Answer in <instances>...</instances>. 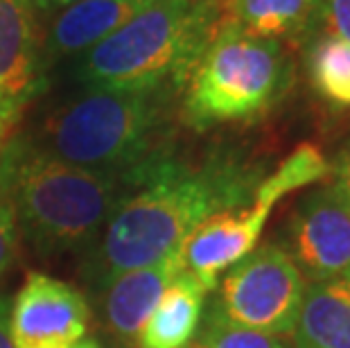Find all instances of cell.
<instances>
[{
	"instance_id": "obj_7",
	"label": "cell",
	"mask_w": 350,
	"mask_h": 348,
	"mask_svg": "<svg viewBox=\"0 0 350 348\" xmlns=\"http://www.w3.org/2000/svg\"><path fill=\"white\" fill-rule=\"evenodd\" d=\"M287 254L305 283L350 269V199L334 183L308 192L289 217Z\"/></svg>"
},
{
	"instance_id": "obj_16",
	"label": "cell",
	"mask_w": 350,
	"mask_h": 348,
	"mask_svg": "<svg viewBox=\"0 0 350 348\" xmlns=\"http://www.w3.org/2000/svg\"><path fill=\"white\" fill-rule=\"evenodd\" d=\"M305 46L314 91L327 105L350 109V43L339 36L319 34L305 41Z\"/></svg>"
},
{
	"instance_id": "obj_9",
	"label": "cell",
	"mask_w": 350,
	"mask_h": 348,
	"mask_svg": "<svg viewBox=\"0 0 350 348\" xmlns=\"http://www.w3.org/2000/svg\"><path fill=\"white\" fill-rule=\"evenodd\" d=\"M48 84L43 27L32 0H0V102L21 116Z\"/></svg>"
},
{
	"instance_id": "obj_20",
	"label": "cell",
	"mask_w": 350,
	"mask_h": 348,
	"mask_svg": "<svg viewBox=\"0 0 350 348\" xmlns=\"http://www.w3.org/2000/svg\"><path fill=\"white\" fill-rule=\"evenodd\" d=\"M18 228L14 222V215L3 199H0V276L7 271L16 260V247H18Z\"/></svg>"
},
{
	"instance_id": "obj_27",
	"label": "cell",
	"mask_w": 350,
	"mask_h": 348,
	"mask_svg": "<svg viewBox=\"0 0 350 348\" xmlns=\"http://www.w3.org/2000/svg\"><path fill=\"white\" fill-rule=\"evenodd\" d=\"M217 3H219V0H217Z\"/></svg>"
},
{
	"instance_id": "obj_12",
	"label": "cell",
	"mask_w": 350,
	"mask_h": 348,
	"mask_svg": "<svg viewBox=\"0 0 350 348\" xmlns=\"http://www.w3.org/2000/svg\"><path fill=\"white\" fill-rule=\"evenodd\" d=\"M150 0H77L43 32V59L50 70L62 59H77L122 27Z\"/></svg>"
},
{
	"instance_id": "obj_6",
	"label": "cell",
	"mask_w": 350,
	"mask_h": 348,
	"mask_svg": "<svg viewBox=\"0 0 350 348\" xmlns=\"http://www.w3.org/2000/svg\"><path fill=\"white\" fill-rule=\"evenodd\" d=\"M305 287L285 247L262 244L221 273L211 303L233 323L287 337L299 321Z\"/></svg>"
},
{
	"instance_id": "obj_2",
	"label": "cell",
	"mask_w": 350,
	"mask_h": 348,
	"mask_svg": "<svg viewBox=\"0 0 350 348\" xmlns=\"http://www.w3.org/2000/svg\"><path fill=\"white\" fill-rule=\"evenodd\" d=\"M126 174L95 172L14 134L0 154V199L41 256L86 254L129 192Z\"/></svg>"
},
{
	"instance_id": "obj_22",
	"label": "cell",
	"mask_w": 350,
	"mask_h": 348,
	"mask_svg": "<svg viewBox=\"0 0 350 348\" xmlns=\"http://www.w3.org/2000/svg\"><path fill=\"white\" fill-rule=\"evenodd\" d=\"M0 348H16L12 335V301L0 292Z\"/></svg>"
},
{
	"instance_id": "obj_8",
	"label": "cell",
	"mask_w": 350,
	"mask_h": 348,
	"mask_svg": "<svg viewBox=\"0 0 350 348\" xmlns=\"http://www.w3.org/2000/svg\"><path fill=\"white\" fill-rule=\"evenodd\" d=\"M88 328V303L77 287L32 271L12 303L16 348H72Z\"/></svg>"
},
{
	"instance_id": "obj_18",
	"label": "cell",
	"mask_w": 350,
	"mask_h": 348,
	"mask_svg": "<svg viewBox=\"0 0 350 348\" xmlns=\"http://www.w3.org/2000/svg\"><path fill=\"white\" fill-rule=\"evenodd\" d=\"M192 348H287V342L282 337L233 323L213 303H208L197 335L192 339Z\"/></svg>"
},
{
	"instance_id": "obj_1",
	"label": "cell",
	"mask_w": 350,
	"mask_h": 348,
	"mask_svg": "<svg viewBox=\"0 0 350 348\" xmlns=\"http://www.w3.org/2000/svg\"><path fill=\"white\" fill-rule=\"evenodd\" d=\"M126 176L129 192L84 254L81 276L95 290L163 260L213 215L251 206L262 170L235 152H213L190 163L167 147Z\"/></svg>"
},
{
	"instance_id": "obj_11",
	"label": "cell",
	"mask_w": 350,
	"mask_h": 348,
	"mask_svg": "<svg viewBox=\"0 0 350 348\" xmlns=\"http://www.w3.org/2000/svg\"><path fill=\"white\" fill-rule=\"evenodd\" d=\"M185 269L183 247L154 265L124 271L102 287V319L122 342H133L167 285Z\"/></svg>"
},
{
	"instance_id": "obj_5",
	"label": "cell",
	"mask_w": 350,
	"mask_h": 348,
	"mask_svg": "<svg viewBox=\"0 0 350 348\" xmlns=\"http://www.w3.org/2000/svg\"><path fill=\"white\" fill-rule=\"evenodd\" d=\"M292 77L285 43L221 23L181 91V120L197 131L256 120L282 100Z\"/></svg>"
},
{
	"instance_id": "obj_25",
	"label": "cell",
	"mask_w": 350,
	"mask_h": 348,
	"mask_svg": "<svg viewBox=\"0 0 350 348\" xmlns=\"http://www.w3.org/2000/svg\"><path fill=\"white\" fill-rule=\"evenodd\" d=\"M72 348H102V346H100V342H95V339H79Z\"/></svg>"
},
{
	"instance_id": "obj_3",
	"label": "cell",
	"mask_w": 350,
	"mask_h": 348,
	"mask_svg": "<svg viewBox=\"0 0 350 348\" xmlns=\"http://www.w3.org/2000/svg\"><path fill=\"white\" fill-rule=\"evenodd\" d=\"M176 98L165 88H84L52 109L29 138L72 165L126 174L170 147Z\"/></svg>"
},
{
	"instance_id": "obj_4",
	"label": "cell",
	"mask_w": 350,
	"mask_h": 348,
	"mask_svg": "<svg viewBox=\"0 0 350 348\" xmlns=\"http://www.w3.org/2000/svg\"><path fill=\"white\" fill-rule=\"evenodd\" d=\"M221 25L217 0H150L72 64L84 88H165L181 95Z\"/></svg>"
},
{
	"instance_id": "obj_15",
	"label": "cell",
	"mask_w": 350,
	"mask_h": 348,
	"mask_svg": "<svg viewBox=\"0 0 350 348\" xmlns=\"http://www.w3.org/2000/svg\"><path fill=\"white\" fill-rule=\"evenodd\" d=\"M312 12L314 0H219L221 23L275 41L303 43Z\"/></svg>"
},
{
	"instance_id": "obj_17",
	"label": "cell",
	"mask_w": 350,
	"mask_h": 348,
	"mask_svg": "<svg viewBox=\"0 0 350 348\" xmlns=\"http://www.w3.org/2000/svg\"><path fill=\"white\" fill-rule=\"evenodd\" d=\"M330 174V163L314 145H301L273 170V174L262 176L258 183L253 202L273 209L289 192L323 181Z\"/></svg>"
},
{
	"instance_id": "obj_19",
	"label": "cell",
	"mask_w": 350,
	"mask_h": 348,
	"mask_svg": "<svg viewBox=\"0 0 350 348\" xmlns=\"http://www.w3.org/2000/svg\"><path fill=\"white\" fill-rule=\"evenodd\" d=\"M319 34L339 36L350 43V0H314V12L303 43Z\"/></svg>"
},
{
	"instance_id": "obj_13",
	"label": "cell",
	"mask_w": 350,
	"mask_h": 348,
	"mask_svg": "<svg viewBox=\"0 0 350 348\" xmlns=\"http://www.w3.org/2000/svg\"><path fill=\"white\" fill-rule=\"evenodd\" d=\"M208 287L190 271H181L147 317L133 339L136 348H185L195 339L206 310Z\"/></svg>"
},
{
	"instance_id": "obj_10",
	"label": "cell",
	"mask_w": 350,
	"mask_h": 348,
	"mask_svg": "<svg viewBox=\"0 0 350 348\" xmlns=\"http://www.w3.org/2000/svg\"><path fill=\"white\" fill-rule=\"evenodd\" d=\"M269 215V206L256 202L244 209L213 215L183 242L185 271L197 276L213 292L221 273L258 247Z\"/></svg>"
},
{
	"instance_id": "obj_21",
	"label": "cell",
	"mask_w": 350,
	"mask_h": 348,
	"mask_svg": "<svg viewBox=\"0 0 350 348\" xmlns=\"http://www.w3.org/2000/svg\"><path fill=\"white\" fill-rule=\"evenodd\" d=\"M330 174L334 176V186L344 190V195L350 199V140L341 147L330 165Z\"/></svg>"
},
{
	"instance_id": "obj_23",
	"label": "cell",
	"mask_w": 350,
	"mask_h": 348,
	"mask_svg": "<svg viewBox=\"0 0 350 348\" xmlns=\"http://www.w3.org/2000/svg\"><path fill=\"white\" fill-rule=\"evenodd\" d=\"M18 113H14L10 107H5L0 102V154H3L5 145L10 143V138L14 136V127H16Z\"/></svg>"
},
{
	"instance_id": "obj_24",
	"label": "cell",
	"mask_w": 350,
	"mask_h": 348,
	"mask_svg": "<svg viewBox=\"0 0 350 348\" xmlns=\"http://www.w3.org/2000/svg\"><path fill=\"white\" fill-rule=\"evenodd\" d=\"M34 7H36V12H39V16L43 14H59L62 10H66V7H70V5H75L77 0H32Z\"/></svg>"
},
{
	"instance_id": "obj_26",
	"label": "cell",
	"mask_w": 350,
	"mask_h": 348,
	"mask_svg": "<svg viewBox=\"0 0 350 348\" xmlns=\"http://www.w3.org/2000/svg\"><path fill=\"white\" fill-rule=\"evenodd\" d=\"M185 348H192V344H190V346H185Z\"/></svg>"
},
{
	"instance_id": "obj_14",
	"label": "cell",
	"mask_w": 350,
	"mask_h": 348,
	"mask_svg": "<svg viewBox=\"0 0 350 348\" xmlns=\"http://www.w3.org/2000/svg\"><path fill=\"white\" fill-rule=\"evenodd\" d=\"M294 348H350V269L305 287Z\"/></svg>"
}]
</instances>
